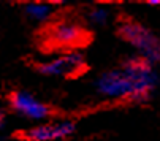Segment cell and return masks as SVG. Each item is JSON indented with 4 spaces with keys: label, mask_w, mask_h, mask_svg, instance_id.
Returning a JSON list of instances; mask_svg holds the SVG:
<instances>
[{
    "label": "cell",
    "mask_w": 160,
    "mask_h": 141,
    "mask_svg": "<svg viewBox=\"0 0 160 141\" xmlns=\"http://www.w3.org/2000/svg\"><path fill=\"white\" fill-rule=\"evenodd\" d=\"M148 5H151V7H160V0H149Z\"/></svg>",
    "instance_id": "9"
},
{
    "label": "cell",
    "mask_w": 160,
    "mask_h": 141,
    "mask_svg": "<svg viewBox=\"0 0 160 141\" xmlns=\"http://www.w3.org/2000/svg\"><path fill=\"white\" fill-rule=\"evenodd\" d=\"M8 106L16 116L30 122H43L51 114L49 106L27 90L11 92L8 95Z\"/></svg>",
    "instance_id": "3"
},
{
    "label": "cell",
    "mask_w": 160,
    "mask_h": 141,
    "mask_svg": "<svg viewBox=\"0 0 160 141\" xmlns=\"http://www.w3.org/2000/svg\"><path fill=\"white\" fill-rule=\"evenodd\" d=\"M37 68L44 76L68 78V76L78 75L84 68V57L79 51H67V53L52 56L46 60H41L37 65Z\"/></svg>",
    "instance_id": "4"
},
{
    "label": "cell",
    "mask_w": 160,
    "mask_h": 141,
    "mask_svg": "<svg viewBox=\"0 0 160 141\" xmlns=\"http://www.w3.org/2000/svg\"><path fill=\"white\" fill-rule=\"evenodd\" d=\"M160 83L157 68L138 57H132L116 68L100 73L94 81L97 95L105 100H148Z\"/></svg>",
    "instance_id": "1"
},
{
    "label": "cell",
    "mask_w": 160,
    "mask_h": 141,
    "mask_svg": "<svg viewBox=\"0 0 160 141\" xmlns=\"http://www.w3.org/2000/svg\"><path fill=\"white\" fill-rule=\"evenodd\" d=\"M76 127L72 121L60 119L54 122H43L30 127L24 132V138L27 141H60L67 139L75 133Z\"/></svg>",
    "instance_id": "6"
},
{
    "label": "cell",
    "mask_w": 160,
    "mask_h": 141,
    "mask_svg": "<svg viewBox=\"0 0 160 141\" xmlns=\"http://www.w3.org/2000/svg\"><path fill=\"white\" fill-rule=\"evenodd\" d=\"M22 11H24L26 18L32 21L33 24H43V22H48L52 18L56 7L48 2H29L24 3Z\"/></svg>",
    "instance_id": "7"
},
{
    "label": "cell",
    "mask_w": 160,
    "mask_h": 141,
    "mask_svg": "<svg viewBox=\"0 0 160 141\" xmlns=\"http://www.w3.org/2000/svg\"><path fill=\"white\" fill-rule=\"evenodd\" d=\"M87 22L90 26H94V27H103L106 26L109 19H111V11L108 7L105 5H95V7H90L87 10Z\"/></svg>",
    "instance_id": "8"
},
{
    "label": "cell",
    "mask_w": 160,
    "mask_h": 141,
    "mask_svg": "<svg viewBox=\"0 0 160 141\" xmlns=\"http://www.w3.org/2000/svg\"><path fill=\"white\" fill-rule=\"evenodd\" d=\"M121 38L130 44L136 57L157 67L160 63V37L138 21H124L119 26Z\"/></svg>",
    "instance_id": "2"
},
{
    "label": "cell",
    "mask_w": 160,
    "mask_h": 141,
    "mask_svg": "<svg viewBox=\"0 0 160 141\" xmlns=\"http://www.w3.org/2000/svg\"><path fill=\"white\" fill-rule=\"evenodd\" d=\"M48 41L52 46H59V48H75V46L81 44L86 38V32L81 24L70 19H62L57 21L48 29L46 33Z\"/></svg>",
    "instance_id": "5"
}]
</instances>
